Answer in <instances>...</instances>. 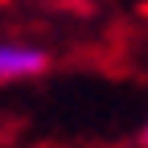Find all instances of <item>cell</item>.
Masks as SVG:
<instances>
[{"mask_svg": "<svg viewBox=\"0 0 148 148\" xmlns=\"http://www.w3.org/2000/svg\"><path fill=\"white\" fill-rule=\"evenodd\" d=\"M49 70V53L37 41H21V37H0V86L25 82Z\"/></svg>", "mask_w": 148, "mask_h": 148, "instance_id": "obj_1", "label": "cell"}, {"mask_svg": "<svg viewBox=\"0 0 148 148\" xmlns=\"http://www.w3.org/2000/svg\"><path fill=\"white\" fill-rule=\"evenodd\" d=\"M140 144H144V148H148V127H144V132H140Z\"/></svg>", "mask_w": 148, "mask_h": 148, "instance_id": "obj_2", "label": "cell"}]
</instances>
